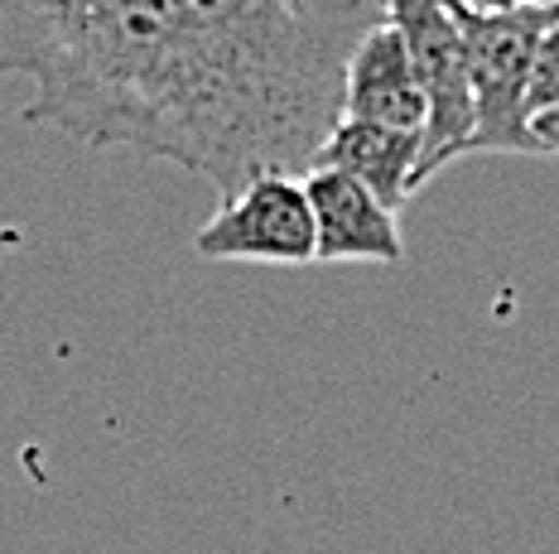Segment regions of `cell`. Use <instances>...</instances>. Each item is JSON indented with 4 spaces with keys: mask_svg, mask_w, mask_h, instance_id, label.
Masks as SVG:
<instances>
[{
    "mask_svg": "<svg viewBox=\"0 0 559 554\" xmlns=\"http://www.w3.org/2000/svg\"><path fill=\"white\" fill-rule=\"evenodd\" d=\"M343 117L401 125V131H425L429 107L411 59V44H405V34L386 15L371 20L367 34L357 39V49L347 53Z\"/></svg>",
    "mask_w": 559,
    "mask_h": 554,
    "instance_id": "8992f818",
    "label": "cell"
},
{
    "mask_svg": "<svg viewBox=\"0 0 559 554\" xmlns=\"http://www.w3.org/2000/svg\"><path fill=\"white\" fill-rule=\"evenodd\" d=\"M411 44V59L425 87V155H419V189L449 169L453 159L468 155L477 131V101L468 77V49H463L459 20H453L449 0H367Z\"/></svg>",
    "mask_w": 559,
    "mask_h": 554,
    "instance_id": "3957f363",
    "label": "cell"
},
{
    "mask_svg": "<svg viewBox=\"0 0 559 554\" xmlns=\"http://www.w3.org/2000/svg\"><path fill=\"white\" fill-rule=\"evenodd\" d=\"M535 5H559V0H535Z\"/></svg>",
    "mask_w": 559,
    "mask_h": 554,
    "instance_id": "8fae6325",
    "label": "cell"
},
{
    "mask_svg": "<svg viewBox=\"0 0 559 554\" xmlns=\"http://www.w3.org/2000/svg\"><path fill=\"white\" fill-rule=\"evenodd\" d=\"M419 155H425V131H401V125L337 117L329 141L313 155V165L367 183L391 213H401L419 193Z\"/></svg>",
    "mask_w": 559,
    "mask_h": 554,
    "instance_id": "52a82bcc",
    "label": "cell"
},
{
    "mask_svg": "<svg viewBox=\"0 0 559 554\" xmlns=\"http://www.w3.org/2000/svg\"><path fill=\"white\" fill-rule=\"evenodd\" d=\"M531 135H535V145H540V155H559V107L545 111V117H535Z\"/></svg>",
    "mask_w": 559,
    "mask_h": 554,
    "instance_id": "9c48e42d",
    "label": "cell"
},
{
    "mask_svg": "<svg viewBox=\"0 0 559 554\" xmlns=\"http://www.w3.org/2000/svg\"><path fill=\"white\" fill-rule=\"evenodd\" d=\"M453 20H459L463 49H468V77L477 101V131L468 155H540L526 117V87L531 63L540 49L545 29L555 25V5H526L516 15H473L459 0Z\"/></svg>",
    "mask_w": 559,
    "mask_h": 554,
    "instance_id": "7a4b0ae2",
    "label": "cell"
},
{
    "mask_svg": "<svg viewBox=\"0 0 559 554\" xmlns=\"http://www.w3.org/2000/svg\"><path fill=\"white\" fill-rule=\"evenodd\" d=\"M559 107V5H555V25L545 29L540 49L531 63V87H526V117H545Z\"/></svg>",
    "mask_w": 559,
    "mask_h": 554,
    "instance_id": "ba28073f",
    "label": "cell"
},
{
    "mask_svg": "<svg viewBox=\"0 0 559 554\" xmlns=\"http://www.w3.org/2000/svg\"><path fill=\"white\" fill-rule=\"evenodd\" d=\"M463 10H473V15H516V10L535 5V0H459Z\"/></svg>",
    "mask_w": 559,
    "mask_h": 554,
    "instance_id": "30bf717a",
    "label": "cell"
},
{
    "mask_svg": "<svg viewBox=\"0 0 559 554\" xmlns=\"http://www.w3.org/2000/svg\"><path fill=\"white\" fill-rule=\"evenodd\" d=\"M305 189L313 207V261H371V265H401L405 241L401 222L367 183L337 174V169H305Z\"/></svg>",
    "mask_w": 559,
    "mask_h": 554,
    "instance_id": "5b68a950",
    "label": "cell"
},
{
    "mask_svg": "<svg viewBox=\"0 0 559 554\" xmlns=\"http://www.w3.org/2000/svg\"><path fill=\"white\" fill-rule=\"evenodd\" d=\"M198 261H255V265H313V207L305 174L261 169L217 203L193 232Z\"/></svg>",
    "mask_w": 559,
    "mask_h": 554,
    "instance_id": "277c9868",
    "label": "cell"
},
{
    "mask_svg": "<svg viewBox=\"0 0 559 554\" xmlns=\"http://www.w3.org/2000/svg\"><path fill=\"white\" fill-rule=\"evenodd\" d=\"M0 77H29V125L183 169V0H0Z\"/></svg>",
    "mask_w": 559,
    "mask_h": 554,
    "instance_id": "6da1fadb",
    "label": "cell"
}]
</instances>
